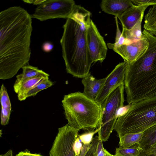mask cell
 I'll use <instances>...</instances> for the list:
<instances>
[{"instance_id":"6da1fadb","label":"cell","mask_w":156,"mask_h":156,"mask_svg":"<svg viewBox=\"0 0 156 156\" xmlns=\"http://www.w3.org/2000/svg\"><path fill=\"white\" fill-rule=\"evenodd\" d=\"M31 15L20 6L0 13V79L11 78L28 63L33 30Z\"/></svg>"},{"instance_id":"7a4b0ae2","label":"cell","mask_w":156,"mask_h":156,"mask_svg":"<svg viewBox=\"0 0 156 156\" xmlns=\"http://www.w3.org/2000/svg\"><path fill=\"white\" fill-rule=\"evenodd\" d=\"M90 12L77 5L71 17L63 26L60 41L67 72L83 78L90 74L93 63L88 51L87 40V25L90 18Z\"/></svg>"},{"instance_id":"3957f363","label":"cell","mask_w":156,"mask_h":156,"mask_svg":"<svg viewBox=\"0 0 156 156\" xmlns=\"http://www.w3.org/2000/svg\"><path fill=\"white\" fill-rule=\"evenodd\" d=\"M149 44L144 54L129 64L124 81L128 104L156 97V37L144 29Z\"/></svg>"},{"instance_id":"277c9868","label":"cell","mask_w":156,"mask_h":156,"mask_svg":"<svg viewBox=\"0 0 156 156\" xmlns=\"http://www.w3.org/2000/svg\"><path fill=\"white\" fill-rule=\"evenodd\" d=\"M68 124L75 129L94 131L99 126L101 113L100 106L77 92L65 95L62 101Z\"/></svg>"},{"instance_id":"5b68a950","label":"cell","mask_w":156,"mask_h":156,"mask_svg":"<svg viewBox=\"0 0 156 156\" xmlns=\"http://www.w3.org/2000/svg\"><path fill=\"white\" fill-rule=\"evenodd\" d=\"M156 124V97L131 104L118 116L115 130L120 137L126 134L143 132Z\"/></svg>"},{"instance_id":"8992f818","label":"cell","mask_w":156,"mask_h":156,"mask_svg":"<svg viewBox=\"0 0 156 156\" xmlns=\"http://www.w3.org/2000/svg\"><path fill=\"white\" fill-rule=\"evenodd\" d=\"M124 83L111 93L101 107V113L98 132V136L102 142L107 141L115 129L118 112L124 105Z\"/></svg>"},{"instance_id":"52a82bcc","label":"cell","mask_w":156,"mask_h":156,"mask_svg":"<svg viewBox=\"0 0 156 156\" xmlns=\"http://www.w3.org/2000/svg\"><path fill=\"white\" fill-rule=\"evenodd\" d=\"M76 5L73 0H46L38 5L32 18L41 21L55 18H70Z\"/></svg>"},{"instance_id":"ba28073f","label":"cell","mask_w":156,"mask_h":156,"mask_svg":"<svg viewBox=\"0 0 156 156\" xmlns=\"http://www.w3.org/2000/svg\"><path fill=\"white\" fill-rule=\"evenodd\" d=\"M79 131L68 124L59 128L49 152L50 156H76L73 145Z\"/></svg>"},{"instance_id":"9c48e42d","label":"cell","mask_w":156,"mask_h":156,"mask_svg":"<svg viewBox=\"0 0 156 156\" xmlns=\"http://www.w3.org/2000/svg\"><path fill=\"white\" fill-rule=\"evenodd\" d=\"M87 40L92 63L97 62L102 63L106 57L108 48L103 37L91 19L87 25Z\"/></svg>"},{"instance_id":"30bf717a","label":"cell","mask_w":156,"mask_h":156,"mask_svg":"<svg viewBox=\"0 0 156 156\" xmlns=\"http://www.w3.org/2000/svg\"><path fill=\"white\" fill-rule=\"evenodd\" d=\"M128 65V63L124 61L119 63L105 77V83L95 100L101 108L108 96L121 85L124 83Z\"/></svg>"},{"instance_id":"8fae6325","label":"cell","mask_w":156,"mask_h":156,"mask_svg":"<svg viewBox=\"0 0 156 156\" xmlns=\"http://www.w3.org/2000/svg\"><path fill=\"white\" fill-rule=\"evenodd\" d=\"M149 44L147 39L144 35L138 41L123 45L113 50L123 58L124 62L131 64L144 54L148 49Z\"/></svg>"},{"instance_id":"7c38bea8","label":"cell","mask_w":156,"mask_h":156,"mask_svg":"<svg viewBox=\"0 0 156 156\" xmlns=\"http://www.w3.org/2000/svg\"><path fill=\"white\" fill-rule=\"evenodd\" d=\"M148 6L134 5L117 17L122 24V29L130 30L142 20L144 12Z\"/></svg>"},{"instance_id":"4fadbf2b","label":"cell","mask_w":156,"mask_h":156,"mask_svg":"<svg viewBox=\"0 0 156 156\" xmlns=\"http://www.w3.org/2000/svg\"><path fill=\"white\" fill-rule=\"evenodd\" d=\"M134 5L131 0H103L100 7L105 13L118 17Z\"/></svg>"},{"instance_id":"5bb4252c","label":"cell","mask_w":156,"mask_h":156,"mask_svg":"<svg viewBox=\"0 0 156 156\" xmlns=\"http://www.w3.org/2000/svg\"><path fill=\"white\" fill-rule=\"evenodd\" d=\"M105 78L97 79L90 74L83 78V94L87 98L95 101L105 81Z\"/></svg>"},{"instance_id":"9a60e30c","label":"cell","mask_w":156,"mask_h":156,"mask_svg":"<svg viewBox=\"0 0 156 156\" xmlns=\"http://www.w3.org/2000/svg\"><path fill=\"white\" fill-rule=\"evenodd\" d=\"M22 73L17 76L16 79L13 86L16 88L25 81L42 75H47L48 73L37 67L27 65L22 68Z\"/></svg>"},{"instance_id":"2e32d148","label":"cell","mask_w":156,"mask_h":156,"mask_svg":"<svg viewBox=\"0 0 156 156\" xmlns=\"http://www.w3.org/2000/svg\"><path fill=\"white\" fill-rule=\"evenodd\" d=\"M49 74L42 75L28 80L24 82L19 86L14 89L17 94V96H20L26 93L39 83L46 79H49Z\"/></svg>"},{"instance_id":"e0dca14e","label":"cell","mask_w":156,"mask_h":156,"mask_svg":"<svg viewBox=\"0 0 156 156\" xmlns=\"http://www.w3.org/2000/svg\"><path fill=\"white\" fill-rule=\"evenodd\" d=\"M144 30L156 37V4L152 5L144 16Z\"/></svg>"},{"instance_id":"ac0fdd59","label":"cell","mask_w":156,"mask_h":156,"mask_svg":"<svg viewBox=\"0 0 156 156\" xmlns=\"http://www.w3.org/2000/svg\"><path fill=\"white\" fill-rule=\"evenodd\" d=\"M142 20L139 21L130 30L122 29V32L126 39L125 44H128L138 41L144 37L141 31Z\"/></svg>"},{"instance_id":"d6986e66","label":"cell","mask_w":156,"mask_h":156,"mask_svg":"<svg viewBox=\"0 0 156 156\" xmlns=\"http://www.w3.org/2000/svg\"><path fill=\"white\" fill-rule=\"evenodd\" d=\"M156 143V124L143 132V136L138 145L142 150H144Z\"/></svg>"},{"instance_id":"ffe728a7","label":"cell","mask_w":156,"mask_h":156,"mask_svg":"<svg viewBox=\"0 0 156 156\" xmlns=\"http://www.w3.org/2000/svg\"><path fill=\"white\" fill-rule=\"evenodd\" d=\"M143 136V132L125 134L119 137V147L126 148L138 144Z\"/></svg>"},{"instance_id":"44dd1931","label":"cell","mask_w":156,"mask_h":156,"mask_svg":"<svg viewBox=\"0 0 156 156\" xmlns=\"http://www.w3.org/2000/svg\"><path fill=\"white\" fill-rule=\"evenodd\" d=\"M53 84V83L49 79H46L25 94L18 97V99L20 101L24 100L28 97L35 96L39 92L51 87Z\"/></svg>"},{"instance_id":"7402d4cb","label":"cell","mask_w":156,"mask_h":156,"mask_svg":"<svg viewBox=\"0 0 156 156\" xmlns=\"http://www.w3.org/2000/svg\"><path fill=\"white\" fill-rule=\"evenodd\" d=\"M142 151L138 144H136L128 148H116L115 155L116 156H138Z\"/></svg>"},{"instance_id":"603a6c76","label":"cell","mask_w":156,"mask_h":156,"mask_svg":"<svg viewBox=\"0 0 156 156\" xmlns=\"http://www.w3.org/2000/svg\"><path fill=\"white\" fill-rule=\"evenodd\" d=\"M116 27V32L115 42L114 43H108L107 45L109 49L113 50L125 44L126 39L122 32L120 30L118 25V18L115 17Z\"/></svg>"},{"instance_id":"cb8c5ba5","label":"cell","mask_w":156,"mask_h":156,"mask_svg":"<svg viewBox=\"0 0 156 156\" xmlns=\"http://www.w3.org/2000/svg\"><path fill=\"white\" fill-rule=\"evenodd\" d=\"M0 100L1 108L11 110L10 99L7 90L3 84H2L1 87Z\"/></svg>"},{"instance_id":"d4e9b609","label":"cell","mask_w":156,"mask_h":156,"mask_svg":"<svg viewBox=\"0 0 156 156\" xmlns=\"http://www.w3.org/2000/svg\"><path fill=\"white\" fill-rule=\"evenodd\" d=\"M98 129L94 131H87L85 133L79 135L78 138L83 144H88L92 142L94 135L98 133Z\"/></svg>"},{"instance_id":"484cf974","label":"cell","mask_w":156,"mask_h":156,"mask_svg":"<svg viewBox=\"0 0 156 156\" xmlns=\"http://www.w3.org/2000/svg\"><path fill=\"white\" fill-rule=\"evenodd\" d=\"M11 110L1 108V123L2 125H7L9 121Z\"/></svg>"},{"instance_id":"4316f807","label":"cell","mask_w":156,"mask_h":156,"mask_svg":"<svg viewBox=\"0 0 156 156\" xmlns=\"http://www.w3.org/2000/svg\"><path fill=\"white\" fill-rule=\"evenodd\" d=\"M138 156H156V143L144 150H142Z\"/></svg>"},{"instance_id":"83f0119b","label":"cell","mask_w":156,"mask_h":156,"mask_svg":"<svg viewBox=\"0 0 156 156\" xmlns=\"http://www.w3.org/2000/svg\"><path fill=\"white\" fill-rule=\"evenodd\" d=\"M135 5H153L156 4V0H131Z\"/></svg>"},{"instance_id":"f1b7e54d","label":"cell","mask_w":156,"mask_h":156,"mask_svg":"<svg viewBox=\"0 0 156 156\" xmlns=\"http://www.w3.org/2000/svg\"><path fill=\"white\" fill-rule=\"evenodd\" d=\"M80 141L78 137H77L74 144L73 150L76 156H80L81 150L83 147L82 144Z\"/></svg>"},{"instance_id":"f546056e","label":"cell","mask_w":156,"mask_h":156,"mask_svg":"<svg viewBox=\"0 0 156 156\" xmlns=\"http://www.w3.org/2000/svg\"><path fill=\"white\" fill-rule=\"evenodd\" d=\"M43 51L46 52H50L52 51L54 48V45L50 42L46 41L42 45Z\"/></svg>"},{"instance_id":"4dcf8cb0","label":"cell","mask_w":156,"mask_h":156,"mask_svg":"<svg viewBox=\"0 0 156 156\" xmlns=\"http://www.w3.org/2000/svg\"><path fill=\"white\" fill-rule=\"evenodd\" d=\"M16 156H43L40 154L31 153L28 150L20 152Z\"/></svg>"},{"instance_id":"1f68e13d","label":"cell","mask_w":156,"mask_h":156,"mask_svg":"<svg viewBox=\"0 0 156 156\" xmlns=\"http://www.w3.org/2000/svg\"><path fill=\"white\" fill-rule=\"evenodd\" d=\"M45 0H25L23 1L25 3L32 4L34 5H39L42 3Z\"/></svg>"},{"instance_id":"d6a6232c","label":"cell","mask_w":156,"mask_h":156,"mask_svg":"<svg viewBox=\"0 0 156 156\" xmlns=\"http://www.w3.org/2000/svg\"><path fill=\"white\" fill-rule=\"evenodd\" d=\"M103 148H104V147L103 145L102 142L100 140L96 151L93 156H98V154Z\"/></svg>"},{"instance_id":"836d02e7","label":"cell","mask_w":156,"mask_h":156,"mask_svg":"<svg viewBox=\"0 0 156 156\" xmlns=\"http://www.w3.org/2000/svg\"><path fill=\"white\" fill-rule=\"evenodd\" d=\"M0 156H13L12 151L9 150L4 154H1Z\"/></svg>"},{"instance_id":"e575fe53","label":"cell","mask_w":156,"mask_h":156,"mask_svg":"<svg viewBox=\"0 0 156 156\" xmlns=\"http://www.w3.org/2000/svg\"><path fill=\"white\" fill-rule=\"evenodd\" d=\"M107 154L108 156H116L115 155H113L111 154L108 151L107 152Z\"/></svg>"},{"instance_id":"d590c367","label":"cell","mask_w":156,"mask_h":156,"mask_svg":"<svg viewBox=\"0 0 156 156\" xmlns=\"http://www.w3.org/2000/svg\"><path fill=\"white\" fill-rule=\"evenodd\" d=\"M107 152H108V151H107V156H108V154H107Z\"/></svg>"}]
</instances>
